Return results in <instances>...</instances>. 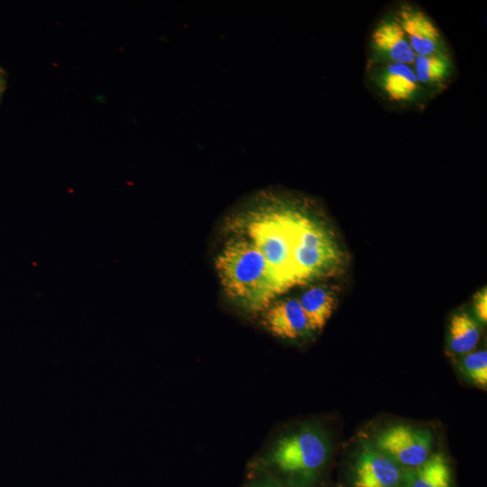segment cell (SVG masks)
<instances>
[{
	"mask_svg": "<svg viewBox=\"0 0 487 487\" xmlns=\"http://www.w3.org/2000/svg\"><path fill=\"white\" fill-rule=\"evenodd\" d=\"M332 450L329 433L320 424L308 422L278 437L252 468L287 487H317Z\"/></svg>",
	"mask_w": 487,
	"mask_h": 487,
	"instance_id": "6da1fadb",
	"label": "cell"
},
{
	"mask_svg": "<svg viewBox=\"0 0 487 487\" xmlns=\"http://www.w3.org/2000/svg\"><path fill=\"white\" fill-rule=\"evenodd\" d=\"M215 268L226 296L249 312L265 310L283 291L259 249L246 238L229 240Z\"/></svg>",
	"mask_w": 487,
	"mask_h": 487,
	"instance_id": "7a4b0ae2",
	"label": "cell"
},
{
	"mask_svg": "<svg viewBox=\"0 0 487 487\" xmlns=\"http://www.w3.org/2000/svg\"><path fill=\"white\" fill-rule=\"evenodd\" d=\"M293 262L298 283L333 275L344 255L331 231L308 214L292 209Z\"/></svg>",
	"mask_w": 487,
	"mask_h": 487,
	"instance_id": "3957f363",
	"label": "cell"
},
{
	"mask_svg": "<svg viewBox=\"0 0 487 487\" xmlns=\"http://www.w3.org/2000/svg\"><path fill=\"white\" fill-rule=\"evenodd\" d=\"M247 234L265 258L282 290L299 284L293 262L291 208L254 214L248 222Z\"/></svg>",
	"mask_w": 487,
	"mask_h": 487,
	"instance_id": "277c9868",
	"label": "cell"
},
{
	"mask_svg": "<svg viewBox=\"0 0 487 487\" xmlns=\"http://www.w3.org/2000/svg\"><path fill=\"white\" fill-rule=\"evenodd\" d=\"M369 442L402 470H408L431 455L434 436L426 427L397 423L379 430Z\"/></svg>",
	"mask_w": 487,
	"mask_h": 487,
	"instance_id": "5b68a950",
	"label": "cell"
},
{
	"mask_svg": "<svg viewBox=\"0 0 487 487\" xmlns=\"http://www.w3.org/2000/svg\"><path fill=\"white\" fill-rule=\"evenodd\" d=\"M403 471L368 441L354 454L350 484L352 487H400Z\"/></svg>",
	"mask_w": 487,
	"mask_h": 487,
	"instance_id": "8992f818",
	"label": "cell"
},
{
	"mask_svg": "<svg viewBox=\"0 0 487 487\" xmlns=\"http://www.w3.org/2000/svg\"><path fill=\"white\" fill-rule=\"evenodd\" d=\"M396 19L415 55L449 54L439 29L424 11L410 5H403Z\"/></svg>",
	"mask_w": 487,
	"mask_h": 487,
	"instance_id": "52a82bcc",
	"label": "cell"
},
{
	"mask_svg": "<svg viewBox=\"0 0 487 487\" xmlns=\"http://www.w3.org/2000/svg\"><path fill=\"white\" fill-rule=\"evenodd\" d=\"M262 323L271 335L285 340L300 339L312 333L307 316L296 298L271 304L263 310Z\"/></svg>",
	"mask_w": 487,
	"mask_h": 487,
	"instance_id": "ba28073f",
	"label": "cell"
},
{
	"mask_svg": "<svg viewBox=\"0 0 487 487\" xmlns=\"http://www.w3.org/2000/svg\"><path fill=\"white\" fill-rule=\"evenodd\" d=\"M371 44L379 63L411 65L416 56L396 18H384L376 24Z\"/></svg>",
	"mask_w": 487,
	"mask_h": 487,
	"instance_id": "9c48e42d",
	"label": "cell"
},
{
	"mask_svg": "<svg viewBox=\"0 0 487 487\" xmlns=\"http://www.w3.org/2000/svg\"><path fill=\"white\" fill-rule=\"evenodd\" d=\"M374 80L390 100L399 103L416 101L425 90L418 82L414 70L409 64L379 63L374 73Z\"/></svg>",
	"mask_w": 487,
	"mask_h": 487,
	"instance_id": "30bf717a",
	"label": "cell"
},
{
	"mask_svg": "<svg viewBox=\"0 0 487 487\" xmlns=\"http://www.w3.org/2000/svg\"><path fill=\"white\" fill-rule=\"evenodd\" d=\"M400 487H453L452 469L446 455L432 453L420 465L404 470Z\"/></svg>",
	"mask_w": 487,
	"mask_h": 487,
	"instance_id": "8fae6325",
	"label": "cell"
},
{
	"mask_svg": "<svg viewBox=\"0 0 487 487\" xmlns=\"http://www.w3.org/2000/svg\"><path fill=\"white\" fill-rule=\"evenodd\" d=\"M299 301L313 333L320 331L326 325L335 309L337 298L332 288L317 285L304 291Z\"/></svg>",
	"mask_w": 487,
	"mask_h": 487,
	"instance_id": "7c38bea8",
	"label": "cell"
},
{
	"mask_svg": "<svg viewBox=\"0 0 487 487\" xmlns=\"http://www.w3.org/2000/svg\"><path fill=\"white\" fill-rule=\"evenodd\" d=\"M411 67L419 85L431 89L444 86L454 71L449 54L416 55Z\"/></svg>",
	"mask_w": 487,
	"mask_h": 487,
	"instance_id": "4fadbf2b",
	"label": "cell"
},
{
	"mask_svg": "<svg viewBox=\"0 0 487 487\" xmlns=\"http://www.w3.org/2000/svg\"><path fill=\"white\" fill-rule=\"evenodd\" d=\"M481 337L478 323L466 312L452 316L448 328V349L455 355H464L474 351Z\"/></svg>",
	"mask_w": 487,
	"mask_h": 487,
	"instance_id": "5bb4252c",
	"label": "cell"
},
{
	"mask_svg": "<svg viewBox=\"0 0 487 487\" xmlns=\"http://www.w3.org/2000/svg\"><path fill=\"white\" fill-rule=\"evenodd\" d=\"M463 375L473 384L487 386V351L481 349L463 355L458 365Z\"/></svg>",
	"mask_w": 487,
	"mask_h": 487,
	"instance_id": "9a60e30c",
	"label": "cell"
},
{
	"mask_svg": "<svg viewBox=\"0 0 487 487\" xmlns=\"http://www.w3.org/2000/svg\"><path fill=\"white\" fill-rule=\"evenodd\" d=\"M244 487H287L269 473L252 468Z\"/></svg>",
	"mask_w": 487,
	"mask_h": 487,
	"instance_id": "2e32d148",
	"label": "cell"
},
{
	"mask_svg": "<svg viewBox=\"0 0 487 487\" xmlns=\"http://www.w3.org/2000/svg\"><path fill=\"white\" fill-rule=\"evenodd\" d=\"M473 309L478 319L485 324L487 321V290L486 287L478 291L473 298Z\"/></svg>",
	"mask_w": 487,
	"mask_h": 487,
	"instance_id": "e0dca14e",
	"label": "cell"
},
{
	"mask_svg": "<svg viewBox=\"0 0 487 487\" xmlns=\"http://www.w3.org/2000/svg\"><path fill=\"white\" fill-rule=\"evenodd\" d=\"M0 91H1V83H0Z\"/></svg>",
	"mask_w": 487,
	"mask_h": 487,
	"instance_id": "ac0fdd59",
	"label": "cell"
}]
</instances>
